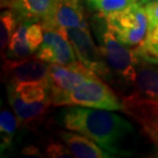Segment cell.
Returning <instances> with one entry per match:
<instances>
[{"instance_id": "cell-1", "label": "cell", "mask_w": 158, "mask_h": 158, "mask_svg": "<svg viewBox=\"0 0 158 158\" xmlns=\"http://www.w3.org/2000/svg\"><path fill=\"white\" fill-rule=\"evenodd\" d=\"M62 124L91 139L113 156H128L127 141L134 138L135 127L124 117L109 110L70 106L62 112Z\"/></svg>"}, {"instance_id": "cell-2", "label": "cell", "mask_w": 158, "mask_h": 158, "mask_svg": "<svg viewBox=\"0 0 158 158\" xmlns=\"http://www.w3.org/2000/svg\"><path fill=\"white\" fill-rule=\"evenodd\" d=\"M90 25L101 52L110 69L123 81L135 84L139 66L142 63L137 48H128L127 45L120 42L102 15H94Z\"/></svg>"}, {"instance_id": "cell-3", "label": "cell", "mask_w": 158, "mask_h": 158, "mask_svg": "<svg viewBox=\"0 0 158 158\" xmlns=\"http://www.w3.org/2000/svg\"><path fill=\"white\" fill-rule=\"evenodd\" d=\"M7 98L20 124L27 126L42 120L52 105L48 84L40 82L7 84Z\"/></svg>"}, {"instance_id": "cell-4", "label": "cell", "mask_w": 158, "mask_h": 158, "mask_svg": "<svg viewBox=\"0 0 158 158\" xmlns=\"http://www.w3.org/2000/svg\"><path fill=\"white\" fill-rule=\"evenodd\" d=\"M53 106H79L124 112V105L114 90L100 76L86 79L52 103Z\"/></svg>"}, {"instance_id": "cell-5", "label": "cell", "mask_w": 158, "mask_h": 158, "mask_svg": "<svg viewBox=\"0 0 158 158\" xmlns=\"http://www.w3.org/2000/svg\"><path fill=\"white\" fill-rule=\"evenodd\" d=\"M103 17L117 39L125 45L139 46L146 38L148 19L144 5L139 1Z\"/></svg>"}, {"instance_id": "cell-6", "label": "cell", "mask_w": 158, "mask_h": 158, "mask_svg": "<svg viewBox=\"0 0 158 158\" xmlns=\"http://www.w3.org/2000/svg\"><path fill=\"white\" fill-rule=\"evenodd\" d=\"M65 31L75 50L78 61L94 72L98 76L105 80H110L111 69L101 52L99 45L94 43L89 28H68Z\"/></svg>"}, {"instance_id": "cell-7", "label": "cell", "mask_w": 158, "mask_h": 158, "mask_svg": "<svg viewBox=\"0 0 158 158\" xmlns=\"http://www.w3.org/2000/svg\"><path fill=\"white\" fill-rule=\"evenodd\" d=\"M94 76L98 75L80 61H76L69 65L49 64L47 82L52 103L74 89L86 79Z\"/></svg>"}, {"instance_id": "cell-8", "label": "cell", "mask_w": 158, "mask_h": 158, "mask_svg": "<svg viewBox=\"0 0 158 158\" xmlns=\"http://www.w3.org/2000/svg\"><path fill=\"white\" fill-rule=\"evenodd\" d=\"M43 29L44 38L34 55L36 58L47 64L58 65H69L78 61L65 29L55 27Z\"/></svg>"}, {"instance_id": "cell-9", "label": "cell", "mask_w": 158, "mask_h": 158, "mask_svg": "<svg viewBox=\"0 0 158 158\" xmlns=\"http://www.w3.org/2000/svg\"><path fill=\"white\" fill-rule=\"evenodd\" d=\"M2 72L7 84L23 82H40L48 84L49 64L41 61L35 56L23 59L11 60L3 56Z\"/></svg>"}, {"instance_id": "cell-10", "label": "cell", "mask_w": 158, "mask_h": 158, "mask_svg": "<svg viewBox=\"0 0 158 158\" xmlns=\"http://www.w3.org/2000/svg\"><path fill=\"white\" fill-rule=\"evenodd\" d=\"M124 113L141 126L152 142L158 141V101L135 94L123 97Z\"/></svg>"}, {"instance_id": "cell-11", "label": "cell", "mask_w": 158, "mask_h": 158, "mask_svg": "<svg viewBox=\"0 0 158 158\" xmlns=\"http://www.w3.org/2000/svg\"><path fill=\"white\" fill-rule=\"evenodd\" d=\"M60 0H15L11 5L18 18L19 23L22 22H40L46 24L52 20Z\"/></svg>"}, {"instance_id": "cell-12", "label": "cell", "mask_w": 158, "mask_h": 158, "mask_svg": "<svg viewBox=\"0 0 158 158\" xmlns=\"http://www.w3.org/2000/svg\"><path fill=\"white\" fill-rule=\"evenodd\" d=\"M43 28H87L88 23L82 0H60L55 15Z\"/></svg>"}, {"instance_id": "cell-13", "label": "cell", "mask_w": 158, "mask_h": 158, "mask_svg": "<svg viewBox=\"0 0 158 158\" xmlns=\"http://www.w3.org/2000/svg\"><path fill=\"white\" fill-rule=\"evenodd\" d=\"M59 138L77 158H110L114 157L96 142L85 135L72 131H60Z\"/></svg>"}, {"instance_id": "cell-14", "label": "cell", "mask_w": 158, "mask_h": 158, "mask_svg": "<svg viewBox=\"0 0 158 158\" xmlns=\"http://www.w3.org/2000/svg\"><path fill=\"white\" fill-rule=\"evenodd\" d=\"M135 85V94L158 101V67L142 60Z\"/></svg>"}, {"instance_id": "cell-15", "label": "cell", "mask_w": 158, "mask_h": 158, "mask_svg": "<svg viewBox=\"0 0 158 158\" xmlns=\"http://www.w3.org/2000/svg\"><path fill=\"white\" fill-rule=\"evenodd\" d=\"M29 24V22L19 23L17 29L12 34L11 39L9 41L7 48L5 50V55H2L3 56H6V58L11 60H17L27 58V56L33 55V52L31 50L29 44H28L26 37L27 28Z\"/></svg>"}, {"instance_id": "cell-16", "label": "cell", "mask_w": 158, "mask_h": 158, "mask_svg": "<svg viewBox=\"0 0 158 158\" xmlns=\"http://www.w3.org/2000/svg\"><path fill=\"white\" fill-rule=\"evenodd\" d=\"M20 121L15 113H11L9 110L4 109L0 114V138H1V153L11 149L12 141H14L15 131Z\"/></svg>"}, {"instance_id": "cell-17", "label": "cell", "mask_w": 158, "mask_h": 158, "mask_svg": "<svg viewBox=\"0 0 158 158\" xmlns=\"http://www.w3.org/2000/svg\"><path fill=\"white\" fill-rule=\"evenodd\" d=\"M19 21L15 14L11 8L5 9L0 15V45L1 52H5L7 48L11 36L17 29Z\"/></svg>"}, {"instance_id": "cell-18", "label": "cell", "mask_w": 158, "mask_h": 158, "mask_svg": "<svg viewBox=\"0 0 158 158\" xmlns=\"http://www.w3.org/2000/svg\"><path fill=\"white\" fill-rule=\"evenodd\" d=\"M144 8L148 19V31L146 38L141 45L158 44V0L146 3Z\"/></svg>"}, {"instance_id": "cell-19", "label": "cell", "mask_w": 158, "mask_h": 158, "mask_svg": "<svg viewBox=\"0 0 158 158\" xmlns=\"http://www.w3.org/2000/svg\"><path fill=\"white\" fill-rule=\"evenodd\" d=\"M139 0H84L86 5L96 14L107 15L127 7Z\"/></svg>"}, {"instance_id": "cell-20", "label": "cell", "mask_w": 158, "mask_h": 158, "mask_svg": "<svg viewBox=\"0 0 158 158\" xmlns=\"http://www.w3.org/2000/svg\"><path fill=\"white\" fill-rule=\"evenodd\" d=\"M26 37L31 50L33 52V53H35L40 47L44 38V29L42 24L40 22L30 23L27 28Z\"/></svg>"}, {"instance_id": "cell-21", "label": "cell", "mask_w": 158, "mask_h": 158, "mask_svg": "<svg viewBox=\"0 0 158 158\" xmlns=\"http://www.w3.org/2000/svg\"><path fill=\"white\" fill-rule=\"evenodd\" d=\"M44 155L50 158H71L74 157L69 148L65 144L56 141H50L45 146Z\"/></svg>"}, {"instance_id": "cell-22", "label": "cell", "mask_w": 158, "mask_h": 158, "mask_svg": "<svg viewBox=\"0 0 158 158\" xmlns=\"http://www.w3.org/2000/svg\"><path fill=\"white\" fill-rule=\"evenodd\" d=\"M139 55L143 61H146L150 64H158V44L152 45H139L137 47Z\"/></svg>"}, {"instance_id": "cell-23", "label": "cell", "mask_w": 158, "mask_h": 158, "mask_svg": "<svg viewBox=\"0 0 158 158\" xmlns=\"http://www.w3.org/2000/svg\"><path fill=\"white\" fill-rule=\"evenodd\" d=\"M23 153L25 155H35V156H40L39 154V150L35 148L34 146H29L27 148H25L23 150Z\"/></svg>"}, {"instance_id": "cell-24", "label": "cell", "mask_w": 158, "mask_h": 158, "mask_svg": "<svg viewBox=\"0 0 158 158\" xmlns=\"http://www.w3.org/2000/svg\"><path fill=\"white\" fill-rule=\"evenodd\" d=\"M15 0H0V5L2 8H10Z\"/></svg>"}, {"instance_id": "cell-25", "label": "cell", "mask_w": 158, "mask_h": 158, "mask_svg": "<svg viewBox=\"0 0 158 158\" xmlns=\"http://www.w3.org/2000/svg\"><path fill=\"white\" fill-rule=\"evenodd\" d=\"M154 144V151H153V157H158V141L153 142Z\"/></svg>"}, {"instance_id": "cell-26", "label": "cell", "mask_w": 158, "mask_h": 158, "mask_svg": "<svg viewBox=\"0 0 158 158\" xmlns=\"http://www.w3.org/2000/svg\"><path fill=\"white\" fill-rule=\"evenodd\" d=\"M151 1H154V0H139V3H140V4H142V5H145L146 3L151 2Z\"/></svg>"}]
</instances>
